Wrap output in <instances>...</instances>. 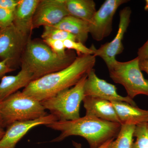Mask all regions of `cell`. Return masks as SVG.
<instances>
[{
  "instance_id": "obj_12",
  "label": "cell",
  "mask_w": 148,
  "mask_h": 148,
  "mask_svg": "<svg viewBox=\"0 0 148 148\" xmlns=\"http://www.w3.org/2000/svg\"><path fill=\"white\" fill-rule=\"evenodd\" d=\"M58 121L57 118L52 114L32 120L14 122L7 127L2 138L0 140V148H14L17 143L30 130L38 125H47Z\"/></svg>"
},
{
  "instance_id": "obj_2",
  "label": "cell",
  "mask_w": 148,
  "mask_h": 148,
  "mask_svg": "<svg viewBox=\"0 0 148 148\" xmlns=\"http://www.w3.org/2000/svg\"><path fill=\"white\" fill-rule=\"evenodd\" d=\"M121 124L107 121L95 117L85 115L72 121H56L47 125L61 134L51 142H59L71 136L84 138L90 148H97L118 135Z\"/></svg>"
},
{
  "instance_id": "obj_3",
  "label": "cell",
  "mask_w": 148,
  "mask_h": 148,
  "mask_svg": "<svg viewBox=\"0 0 148 148\" xmlns=\"http://www.w3.org/2000/svg\"><path fill=\"white\" fill-rule=\"evenodd\" d=\"M74 52L61 56L45 43L29 39L21 58V69L32 74L34 80L70 66L76 58Z\"/></svg>"
},
{
  "instance_id": "obj_17",
  "label": "cell",
  "mask_w": 148,
  "mask_h": 148,
  "mask_svg": "<svg viewBox=\"0 0 148 148\" xmlns=\"http://www.w3.org/2000/svg\"><path fill=\"white\" fill-rule=\"evenodd\" d=\"M53 27L69 32L75 36L77 41L84 44L87 41L89 34V23L71 15L66 16Z\"/></svg>"
},
{
  "instance_id": "obj_5",
  "label": "cell",
  "mask_w": 148,
  "mask_h": 148,
  "mask_svg": "<svg viewBox=\"0 0 148 148\" xmlns=\"http://www.w3.org/2000/svg\"><path fill=\"white\" fill-rule=\"evenodd\" d=\"M87 75L73 87L41 101L45 109L50 111L51 114L55 116L59 121L79 118L80 107L85 97L84 85Z\"/></svg>"
},
{
  "instance_id": "obj_16",
  "label": "cell",
  "mask_w": 148,
  "mask_h": 148,
  "mask_svg": "<svg viewBox=\"0 0 148 148\" xmlns=\"http://www.w3.org/2000/svg\"><path fill=\"white\" fill-rule=\"evenodd\" d=\"M34 80L32 74L22 69L16 75L4 76L0 82V102L19 89L27 87Z\"/></svg>"
},
{
  "instance_id": "obj_19",
  "label": "cell",
  "mask_w": 148,
  "mask_h": 148,
  "mask_svg": "<svg viewBox=\"0 0 148 148\" xmlns=\"http://www.w3.org/2000/svg\"><path fill=\"white\" fill-rule=\"evenodd\" d=\"M135 127L133 125H122L118 135L108 148H132Z\"/></svg>"
},
{
  "instance_id": "obj_26",
  "label": "cell",
  "mask_w": 148,
  "mask_h": 148,
  "mask_svg": "<svg viewBox=\"0 0 148 148\" xmlns=\"http://www.w3.org/2000/svg\"><path fill=\"white\" fill-rule=\"evenodd\" d=\"M18 0H0V8L14 11Z\"/></svg>"
},
{
  "instance_id": "obj_11",
  "label": "cell",
  "mask_w": 148,
  "mask_h": 148,
  "mask_svg": "<svg viewBox=\"0 0 148 148\" xmlns=\"http://www.w3.org/2000/svg\"><path fill=\"white\" fill-rule=\"evenodd\" d=\"M69 15L66 0H40L33 18V29L55 26Z\"/></svg>"
},
{
  "instance_id": "obj_31",
  "label": "cell",
  "mask_w": 148,
  "mask_h": 148,
  "mask_svg": "<svg viewBox=\"0 0 148 148\" xmlns=\"http://www.w3.org/2000/svg\"><path fill=\"white\" fill-rule=\"evenodd\" d=\"M145 10L146 11L148 12V0H146L145 1Z\"/></svg>"
},
{
  "instance_id": "obj_13",
  "label": "cell",
  "mask_w": 148,
  "mask_h": 148,
  "mask_svg": "<svg viewBox=\"0 0 148 148\" xmlns=\"http://www.w3.org/2000/svg\"><path fill=\"white\" fill-rule=\"evenodd\" d=\"M40 0H18L14 11L13 25L23 34L30 36L33 18Z\"/></svg>"
},
{
  "instance_id": "obj_30",
  "label": "cell",
  "mask_w": 148,
  "mask_h": 148,
  "mask_svg": "<svg viewBox=\"0 0 148 148\" xmlns=\"http://www.w3.org/2000/svg\"><path fill=\"white\" fill-rule=\"evenodd\" d=\"M5 132V131H4L3 129L0 128V140L2 138Z\"/></svg>"
},
{
  "instance_id": "obj_15",
  "label": "cell",
  "mask_w": 148,
  "mask_h": 148,
  "mask_svg": "<svg viewBox=\"0 0 148 148\" xmlns=\"http://www.w3.org/2000/svg\"><path fill=\"white\" fill-rule=\"evenodd\" d=\"M116 112L121 124L138 125L148 123V110L123 102H111Z\"/></svg>"
},
{
  "instance_id": "obj_18",
  "label": "cell",
  "mask_w": 148,
  "mask_h": 148,
  "mask_svg": "<svg viewBox=\"0 0 148 148\" xmlns=\"http://www.w3.org/2000/svg\"><path fill=\"white\" fill-rule=\"evenodd\" d=\"M69 15L89 23L97 11L93 0H66Z\"/></svg>"
},
{
  "instance_id": "obj_29",
  "label": "cell",
  "mask_w": 148,
  "mask_h": 148,
  "mask_svg": "<svg viewBox=\"0 0 148 148\" xmlns=\"http://www.w3.org/2000/svg\"><path fill=\"white\" fill-rule=\"evenodd\" d=\"M139 64L141 71L146 72L148 75V58L140 60Z\"/></svg>"
},
{
  "instance_id": "obj_9",
  "label": "cell",
  "mask_w": 148,
  "mask_h": 148,
  "mask_svg": "<svg viewBox=\"0 0 148 148\" xmlns=\"http://www.w3.org/2000/svg\"><path fill=\"white\" fill-rule=\"evenodd\" d=\"M30 39L19 32L13 24L0 29V58L8 60L12 67L14 64L21 60Z\"/></svg>"
},
{
  "instance_id": "obj_14",
  "label": "cell",
  "mask_w": 148,
  "mask_h": 148,
  "mask_svg": "<svg viewBox=\"0 0 148 148\" xmlns=\"http://www.w3.org/2000/svg\"><path fill=\"white\" fill-rule=\"evenodd\" d=\"M83 102L86 110L85 115L121 124L115 110L110 101L95 97L85 96Z\"/></svg>"
},
{
  "instance_id": "obj_25",
  "label": "cell",
  "mask_w": 148,
  "mask_h": 148,
  "mask_svg": "<svg viewBox=\"0 0 148 148\" xmlns=\"http://www.w3.org/2000/svg\"><path fill=\"white\" fill-rule=\"evenodd\" d=\"M15 70L11 66L8 60L0 61V79L5 75L6 74L10 73Z\"/></svg>"
},
{
  "instance_id": "obj_4",
  "label": "cell",
  "mask_w": 148,
  "mask_h": 148,
  "mask_svg": "<svg viewBox=\"0 0 148 148\" xmlns=\"http://www.w3.org/2000/svg\"><path fill=\"white\" fill-rule=\"evenodd\" d=\"M48 114L41 102L19 90L0 103V125L3 129L16 121L36 119Z\"/></svg>"
},
{
  "instance_id": "obj_21",
  "label": "cell",
  "mask_w": 148,
  "mask_h": 148,
  "mask_svg": "<svg viewBox=\"0 0 148 148\" xmlns=\"http://www.w3.org/2000/svg\"><path fill=\"white\" fill-rule=\"evenodd\" d=\"M147 124L138 125L135 127L134 137L136 138V141L133 143L132 148H148Z\"/></svg>"
},
{
  "instance_id": "obj_24",
  "label": "cell",
  "mask_w": 148,
  "mask_h": 148,
  "mask_svg": "<svg viewBox=\"0 0 148 148\" xmlns=\"http://www.w3.org/2000/svg\"><path fill=\"white\" fill-rule=\"evenodd\" d=\"M14 11L0 8V29L13 24Z\"/></svg>"
},
{
  "instance_id": "obj_23",
  "label": "cell",
  "mask_w": 148,
  "mask_h": 148,
  "mask_svg": "<svg viewBox=\"0 0 148 148\" xmlns=\"http://www.w3.org/2000/svg\"><path fill=\"white\" fill-rule=\"evenodd\" d=\"M43 41L56 54L64 56L68 53V52L66 51V49L63 41L47 39L43 40Z\"/></svg>"
},
{
  "instance_id": "obj_27",
  "label": "cell",
  "mask_w": 148,
  "mask_h": 148,
  "mask_svg": "<svg viewBox=\"0 0 148 148\" xmlns=\"http://www.w3.org/2000/svg\"><path fill=\"white\" fill-rule=\"evenodd\" d=\"M138 55L140 61L148 58V40L143 46L139 49Z\"/></svg>"
},
{
  "instance_id": "obj_8",
  "label": "cell",
  "mask_w": 148,
  "mask_h": 148,
  "mask_svg": "<svg viewBox=\"0 0 148 148\" xmlns=\"http://www.w3.org/2000/svg\"><path fill=\"white\" fill-rule=\"evenodd\" d=\"M127 0H106L96 12L89 23V34L92 39L101 41L112 32L113 20L119 8Z\"/></svg>"
},
{
  "instance_id": "obj_10",
  "label": "cell",
  "mask_w": 148,
  "mask_h": 148,
  "mask_svg": "<svg viewBox=\"0 0 148 148\" xmlns=\"http://www.w3.org/2000/svg\"><path fill=\"white\" fill-rule=\"evenodd\" d=\"M84 92L85 96L95 97L111 102H125L132 106H137L133 99L118 94L115 86L98 77L93 69L88 73Z\"/></svg>"
},
{
  "instance_id": "obj_22",
  "label": "cell",
  "mask_w": 148,
  "mask_h": 148,
  "mask_svg": "<svg viewBox=\"0 0 148 148\" xmlns=\"http://www.w3.org/2000/svg\"><path fill=\"white\" fill-rule=\"evenodd\" d=\"M64 43L66 49L75 51L78 56L93 54V51L90 48L86 47L83 43L80 42L66 40L64 41Z\"/></svg>"
},
{
  "instance_id": "obj_20",
  "label": "cell",
  "mask_w": 148,
  "mask_h": 148,
  "mask_svg": "<svg viewBox=\"0 0 148 148\" xmlns=\"http://www.w3.org/2000/svg\"><path fill=\"white\" fill-rule=\"evenodd\" d=\"M41 37L43 40L50 39L63 41L66 40L76 41L75 37L73 35L53 26L44 27Z\"/></svg>"
},
{
  "instance_id": "obj_7",
  "label": "cell",
  "mask_w": 148,
  "mask_h": 148,
  "mask_svg": "<svg viewBox=\"0 0 148 148\" xmlns=\"http://www.w3.org/2000/svg\"><path fill=\"white\" fill-rule=\"evenodd\" d=\"M131 14L132 10L129 7L123 9L120 12L118 30L113 39L101 45L99 48H96L93 44L90 47L93 51V55L102 58L107 67L114 63L116 61V56L122 53L124 50L123 40L130 23Z\"/></svg>"
},
{
  "instance_id": "obj_1",
  "label": "cell",
  "mask_w": 148,
  "mask_h": 148,
  "mask_svg": "<svg viewBox=\"0 0 148 148\" xmlns=\"http://www.w3.org/2000/svg\"><path fill=\"white\" fill-rule=\"evenodd\" d=\"M95 62L94 55L78 56L65 69L33 81L22 92L41 102L75 85L93 69Z\"/></svg>"
},
{
  "instance_id": "obj_32",
  "label": "cell",
  "mask_w": 148,
  "mask_h": 148,
  "mask_svg": "<svg viewBox=\"0 0 148 148\" xmlns=\"http://www.w3.org/2000/svg\"><path fill=\"white\" fill-rule=\"evenodd\" d=\"M147 134L148 137V123H147Z\"/></svg>"
},
{
  "instance_id": "obj_6",
  "label": "cell",
  "mask_w": 148,
  "mask_h": 148,
  "mask_svg": "<svg viewBox=\"0 0 148 148\" xmlns=\"http://www.w3.org/2000/svg\"><path fill=\"white\" fill-rule=\"evenodd\" d=\"M139 63L137 57L126 62L116 60L108 67L111 79L122 85L127 96L132 99L138 95L148 96V80L144 77Z\"/></svg>"
},
{
  "instance_id": "obj_28",
  "label": "cell",
  "mask_w": 148,
  "mask_h": 148,
  "mask_svg": "<svg viewBox=\"0 0 148 148\" xmlns=\"http://www.w3.org/2000/svg\"><path fill=\"white\" fill-rule=\"evenodd\" d=\"M114 139H112V140H109L108 141H107L106 143L103 144L102 145L100 146V147L97 148H108L111 142L114 140ZM73 145L75 148H82V146L81 144L80 143H77V142H75V141H73Z\"/></svg>"
},
{
  "instance_id": "obj_33",
  "label": "cell",
  "mask_w": 148,
  "mask_h": 148,
  "mask_svg": "<svg viewBox=\"0 0 148 148\" xmlns=\"http://www.w3.org/2000/svg\"><path fill=\"white\" fill-rule=\"evenodd\" d=\"M0 103H1V102H0ZM0 128H1V125H0Z\"/></svg>"
}]
</instances>
